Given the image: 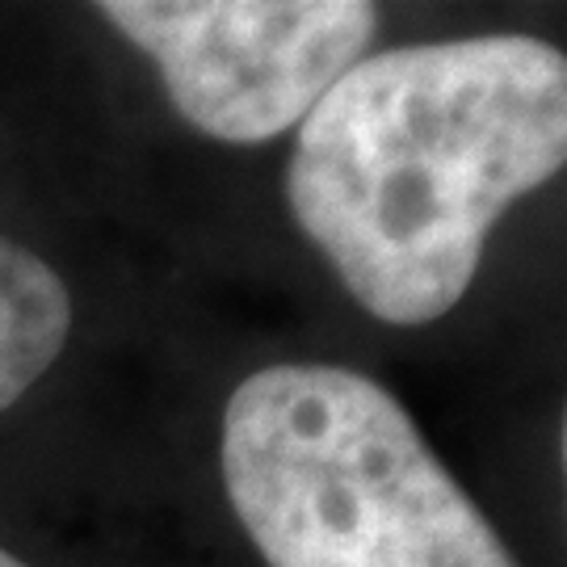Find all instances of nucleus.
<instances>
[{"label":"nucleus","mask_w":567,"mask_h":567,"mask_svg":"<svg viewBox=\"0 0 567 567\" xmlns=\"http://www.w3.org/2000/svg\"><path fill=\"white\" fill-rule=\"evenodd\" d=\"M567 161V60L526 34L358 60L299 126L286 203L383 324L442 320L487 231Z\"/></svg>","instance_id":"nucleus-1"},{"label":"nucleus","mask_w":567,"mask_h":567,"mask_svg":"<svg viewBox=\"0 0 567 567\" xmlns=\"http://www.w3.org/2000/svg\"><path fill=\"white\" fill-rule=\"evenodd\" d=\"M224 484L269 567H517L404 404L344 365L244 379Z\"/></svg>","instance_id":"nucleus-2"},{"label":"nucleus","mask_w":567,"mask_h":567,"mask_svg":"<svg viewBox=\"0 0 567 567\" xmlns=\"http://www.w3.org/2000/svg\"><path fill=\"white\" fill-rule=\"evenodd\" d=\"M97 13L161 68L177 114L224 143L303 122L379 34L365 0H105Z\"/></svg>","instance_id":"nucleus-3"},{"label":"nucleus","mask_w":567,"mask_h":567,"mask_svg":"<svg viewBox=\"0 0 567 567\" xmlns=\"http://www.w3.org/2000/svg\"><path fill=\"white\" fill-rule=\"evenodd\" d=\"M72 295L39 252L0 236V412L18 404L60 358Z\"/></svg>","instance_id":"nucleus-4"},{"label":"nucleus","mask_w":567,"mask_h":567,"mask_svg":"<svg viewBox=\"0 0 567 567\" xmlns=\"http://www.w3.org/2000/svg\"><path fill=\"white\" fill-rule=\"evenodd\" d=\"M0 567H25V564H21V559H13V555H4V550H0Z\"/></svg>","instance_id":"nucleus-5"}]
</instances>
